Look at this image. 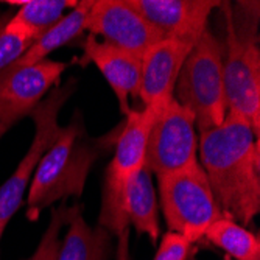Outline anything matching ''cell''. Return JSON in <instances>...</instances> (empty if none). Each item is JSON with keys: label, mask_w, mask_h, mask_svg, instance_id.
<instances>
[{"label": "cell", "mask_w": 260, "mask_h": 260, "mask_svg": "<svg viewBox=\"0 0 260 260\" xmlns=\"http://www.w3.org/2000/svg\"><path fill=\"white\" fill-rule=\"evenodd\" d=\"M198 164V137L193 114L175 99L153 119L145 167L156 178Z\"/></svg>", "instance_id": "cell-8"}, {"label": "cell", "mask_w": 260, "mask_h": 260, "mask_svg": "<svg viewBox=\"0 0 260 260\" xmlns=\"http://www.w3.org/2000/svg\"><path fill=\"white\" fill-rule=\"evenodd\" d=\"M175 100L195 117L200 133L220 126L228 115L223 45L210 30L193 44L175 86Z\"/></svg>", "instance_id": "cell-3"}, {"label": "cell", "mask_w": 260, "mask_h": 260, "mask_svg": "<svg viewBox=\"0 0 260 260\" xmlns=\"http://www.w3.org/2000/svg\"><path fill=\"white\" fill-rule=\"evenodd\" d=\"M11 16L10 13H0V72L16 62L31 45L28 39L7 27Z\"/></svg>", "instance_id": "cell-20"}, {"label": "cell", "mask_w": 260, "mask_h": 260, "mask_svg": "<svg viewBox=\"0 0 260 260\" xmlns=\"http://www.w3.org/2000/svg\"><path fill=\"white\" fill-rule=\"evenodd\" d=\"M128 4L162 36L195 44L221 2L215 0H128Z\"/></svg>", "instance_id": "cell-11"}, {"label": "cell", "mask_w": 260, "mask_h": 260, "mask_svg": "<svg viewBox=\"0 0 260 260\" xmlns=\"http://www.w3.org/2000/svg\"><path fill=\"white\" fill-rule=\"evenodd\" d=\"M126 215L137 234H144L154 243L159 239V206L153 173L145 167L131 179L126 190Z\"/></svg>", "instance_id": "cell-17"}, {"label": "cell", "mask_w": 260, "mask_h": 260, "mask_svg": "<svg viewBox=\"0 0 260 260\" xmlns=\"http://www.w3.org/2000/svg\"><path fill=\"white\" fill-rule=\"evenodd\" d=\"M159 201L169 231L192 243L204 239L207 228L224 217L200 162L185 170L157 178Z\"/></svg>", "instance_id": "cell-6"}, {"label": "cell", "mask_w": 260, "mask_h": 260, "mask_svg": "<svg viewBox=\"0 0 260 260\" xmlns=\"http://www.w3.org/2000/svg\"><path fill=\"white\" fill-rule=\"evenodd\" d=\"M69 212H70V207L66 204H61V206L52 209L50 223L47 226L44 235L41 237L39 245L36 246L35 252L25 260H56L58 251L61 246L59 234H61V229L67 224Z\"/></svg>", "instance_id": "cell-19"}, {"label": "cell", "mask_w": 260, "mask_h": 260, "mask_svg": "<svg viewBox=\"0 0 260 260\" xmlns=\"http://www.w3.org/2000/svg\"><path fill=\"white\" fill-rule=\"evenodd\" d=\"M92 5L93 0H81V2H78V5L74 10L66 13L64 17L59 19L53 27L42 33L13 64L30 66L41 62L44 59H49V55H52L55 50L78 39L84 33V23Z\"/></svg>", "instance_id": "cell-15"}, {"label": "cell", "mask_w": 260, "mask_h": 260, "mask_svg": "<svg viewBox=\"0 0 260 260\" xmlns=\"http://www.w3.org/2000/svg\"><path fill=\"white\" fill-rule=\"evenodd\" d=\"M193 44L162 39L142 55L139 99L142 106L160 112L175 97V86L182 64Z\"/></svg>", "instance_id": "cell-12"}, {"label": "cell", "mask_w": 260, "mask_h": 260, "mask_svg": "<svg viewBox=\"0 0 260 260\" xmlns=\"http://www.w3.org/2000/svg\"><path fill=\"white\" fill-rule=\"evenodd\" d=\"M117 245H115V260H131V252H129V229L117 235Z\"/></svg>", "instance_id": "cell-22"}, {"label": "cell", "mask_w": 260, "mask_h": 260, "mask_svg": "<svg viewBox=\"0 0 260 260\" xmlns=\"http://www.w3.org/2000/svg\"><path fill=\"white\" fill-rule=\"evenodd\" d=\"M226 13V41L223 45V81L228 112L242 115L255 139L260 129V49L255 27L235 20L229 4Z\"/></svg>", "instance_id": "cell-5"}, {"label": "cell", "mask_w": 260, "mask_h": 260, "mask_svg": "<svg viewBox=\"0 0 260 260\" xmlns=\"http://www.w3.org/2000/svg\"><path fill=\"white\" fill-rule=\"evenodd\" d=\"M66 226L56 260H109L114 254L112 237L103 228H90L86 223L81 206L70 207Z\"/></svg>", "instance_id": "cell-14"}, {"label": "cell", "mask_w": 260, "mask_h": 260, "mask_svg": "<svg viewBox=\"0 0 260 260\" xmlns=\"http://www.w3.org/2000/svg\"><path fill=\"white\" fill-rule=\"evenodd\" d=\"M69 62L44 59L30 66H8L0 72V123L10 129L30 115L58 83Z\"/></svg>", "instance_id": "cell-9"}, {"label": "cell", "mask_w": 260, "mask_h": 260, "mask_svg": "<svg viewBox=\"0 0 260 260\" xmlns=\"http://www.w3.org/2000/svg\"><path fill=\"white\" fill-rule=\"evenodd\" d=\"M84 31L102 38L117 49L142 58L162 36L142 17L128 0H93Z\"/></svg>", "instance_id": "cell-10"}, {"label": "cell", "mask_w": 260, "mask_h": 260, "mask_svg": "<svg viewBox=\"0 0 260 260\" xmlns=\"http://www.w3.org/2000/svg\"><path fill=\"white\" fill-rule=\"evenodd\" d=\"M81 47L83 55L78 64L83 67L93 64L100 70L119 100L122 114L126 115L131 109L129 99L139 97L142 59L92 35L84 39Z\"/></svg>", "instance_id": "cell-13"}, {"label": "cell", "mask_w": 260, "mask_h": 260, "mask_svg": "<svg viewBox=\"0 0 260 260\" xmlns=\"http://www.w3.org/2000/svg\"><path fill=\"white\" fill-rule=\"evenodd\" d=\"M154 112L142 106L129 109L126 120L115 142L114 156L106 167L102 192L100 228L111 237H117L126 229L129 221L126 215V190L131 179L145 165L147 142L154 119Z\"/></svg>", "instance_id": "cell-4"}, {"label": "cell", "mask_w": 260, "mask_h": 260, "mask_svg": "<svg viewBox=\"0 0 260 260\" xmlns=\"http://www.w3.org/2000/svg\"><path fill=\"white\" fill-rule=\"evenodd\" d=\"M198 162L223 215L249 224L260 212L258 139L249 123L228 112L220 126L200 133Z\"/></svg>", "instance_id": "cell-1"}, {"label": "cell", "mask_w": 260, "mask_h": 260, "mask_svg": "<svg viewBox=\"0 0 260 260\" xmlns=\"http://www.w3.org/2000/svg\"><path fill=\"white\" fill-rule=\"evenodd\" d=\"M204 239L235 260H260V242L257 235L228 217H221L212 223L204 234Z\"/></svg>", "instance_id": "cell-18"}, {"label": "cell", "mask_w": 260, "mask_h": 260, "mask_svg": "<svg viewBox=\"0 0 260 260\" xmlns=\"http://www.w3.org/2000/svg\"><path fill=\"white\" fill-rule=\"evenodd\" d=\"M77 83L70 80L64 86H58L47 95L30 114L35 122V137L31 145L13 175L0 185V240L14 214L23 203V197L28 190L35 170L42 156L49 151L61 133L58 117L70 95L74 93Z\"/></svg>", "instance_id": "cell-7"}, {"label": "cell", "mask_w": 260, "mask_h": 260, "mask_svg": "<svg viewBox=\"0 0 260 260\" xmlns=\"http://www.w3.org/2000/svg\"><path fill=\"white\" fill-rule=\"evenodd\" d=\"M8 5L19 7L7 27L31 44L64 17L67 10H74L78 0H10Z\"/></svg>", "instance_id": "cell-16"}, {"label": "cell", "mask_w": 260, "mask_h": 260, "mask_svg": "<svg viewBox=\"0 0 260 260\" xmlns=\"http://www.w3.org/2000/svg\"><path fill=\"white\" fill-rule=\"evenodd\" d=\"M80 119L61 129L35 170L28 187L27 217L36 221L41 212L69 197H81L86 179L100 151L81 140Z\"/></svg>", "instance_id": "cell-2"}, {"label": "cell", "mask_w": 260, "mask_h": 260, "mask_svg": "<svg viewBox=\"0 0 260 260\" xmlns=\"http://www.w3.org/2000/svg\"><path fill=\"white\" fill-rule=\"evenodd\" d=\"M7 131H8V129H7V128H5V126L2 125V123H0V139H2V136H4V134H5Z\"/></svg>", "instance_id": "cell-23"}, {"label": "cell", "mask_w": 260, "mask_h": 260, "mask_svg": "<svg viewBox=\"0 0 260 260\" xmlns=\"http://www.w3.org/2000/svg\"><path fill=\"white\" fill-rule=\"evenodd\" d=\"M192 242L185 235L167 231L162 235V240L153 260H187L190 255Z\"/></svg>", "instance_id": "cell-21"}]
</instances>
